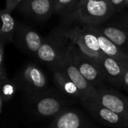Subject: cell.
<instances>
[{
  "instance_id": "cell-1",
  "label": "cell",
  "mask_w": 128,
  "mask_h": 128,
  "mask_svg": "<svg viewBox=\"0 0 128 128\" xmlns=\"http://www.w3.org/2000/svg\"><path fill=\"white\" fill-rule=\"evenodd\" d=\"M70 98L57 88H48L43 92L25 98V103L27 110L34 116L53 119L68 109Z\"/></svg>"
},
{
  "instance_id": "cell-2",
  "label": "cell",
  "mask_w": 128,
  "mask_h": 128,
  "mask_svg": "<svg viewBox=\"0 0 128 128\" xmlns=\"http://www.w3.org/2000/svg\"><path fill=\"white\" fill-rule=\"evenodd\" d=\"M70 43L66 28H56L48 37L44 38L35 57L52 70L60 64L68 52Z\"/></svg>"
},
{
  "instance_id": "cell-3",
  "label": "cell",
  "mask_w": 128,
  "mask_h": 128,
  "mask_svg": "<svg viewBox=\"0 0 128 128\" xmlns=\"http://www.w3.org/2000/svg\"><path fill=\"white\" fill-rule=\"evenodd\" d=\"M116 11L109 0H80L69 17L84 26H98L108 20Z\"/></svg>"
},
{
  "instance_id": "cell-4",
  "label": "cell",
  "mask_w": 128,
  "mask_h": 128,
  "mask_svg": "<svg viewBox=\"0 0 128 128\" xmlns=\"http://www.w3.org/2000/svg\"><path fill=\"white\" fill-rule=\"evenodd\" d=\"M67 32L70 40L75 44L80 52L100 65L105 55L100 50L94 28L87 26H84V27L77 26L67 28Z\"/></svg>"
},
{
  "instance_id": "cell-5",
  "label": "cell",
  "mask_w": 128,
  "mask_h": 128,
  "mask_svg": "<svg viewBox=\"0 0 128 128\" xmlns=\"http://www.w3.org/2000/svg\"><path fill=\"white\" fill-rule=\"evenodd\" d=\"M13 80L25 98L39 94L48 88V81L45 74L38 66L32 62L24 66Z\"/></svg>"
},
{
  "instance_id": "cell-6",
  "label": "cell",
  "mask_w": 128,
  "mask_h": 128,
  "mask_svg": "<svg viewBox=\"0 0 128 128\" xmlns=\"http://www.w3.org/2000/svg\"><path fill=\"white\" fill-rule=\"evenodd\" d=\"M70 52L76 67L95 89L107 86V82L100 66L81 53L72 41Z\"/></svg>"
},
{
  "instance_id": "cell-7",
  "label": "cell",
  "mask_w": 128,
  "mask_h": 128,
  "mask_svg": "<svg viewBox=\"0 0 128 128\" xmlns=\"http://www.w3.org/2000/svg\"><path fill=\"white\" fill-rule=\"evenodd\" d=\"M92 100H94L128 121V97L118 91L102 87L95 90Z\"/></svg>"
},
{
  "instance_id": "cell-8",
  "label": "cell",
  "mask_w": 128,
  "mask_h": 128,
  "mask_svg": "<svg viewBox=\"0 0 128 128\" xmlns=\"http://www.w3.org/2000/svg\"><path fill=\"white\" fill-rule=\"evenodd\" d=\"M80 103L100 124L112 128H128V120L102 104L92 100H80Z\"/></svg>"
},
{
  "instance_id": "cell-9",
  "label": "cell",
  "mask_w": 128,
  "mask_h": 128,
  "mask_svg": "<svg viewBox=\"0 0 128 128\" xmlns=\"http://www.w3.org/2000/svg\"><path fill=\"white\" fill-rule=\"evenodd\" d=\"M55 68H58L63 71L76 86L81 94V99L80 100H88L93 99L96 89L84 78V76L81 74L78 68L74 64L70 49L64 59Z\"/></svg>"
},
{
  "instance_id": "cell-10",
  "label": "cell",
  "mask_w": 128,
  "mask_h": 128,
  "mask_svg": "<svg viewBox=\"0 0 128 128\" xmlns=\"http://www.w3.org/2000/svg\"><path fill=\"white\" fill-rule=\"evenodd\" d=\"M95 125L79 110L67 109L45 128H91Z\"/></svg>"
},
{
  "instance_id": "cell-11",
  "label": "cell",
  "mask_w": 128,
  "mask_h": 128,
  "mask_svg": "<svg viewBox=\"0 0 128 128\" xmlns=\"http://www.w3.org/2000/svg\"><path fill=\"white\" fill-rule=\"evenodd\" d=\"M100 66L107 84L116 88H122L124 77L128 70V64L105 55Z\"/></svg>"
},
{
  "instance_id": "cell-12",
  "label": "cell",
  "mask_w": 128,
  "mask_h": 128,
  "mask_svg": "<svg viewBox=\"0 0 128 128\" xmlns=\"http://www.w3.org/2000/svg\"><path fill=\"white\" fill-rule=\"evenodd\" d=\"M43 41L44 38L32 28L21 23L16 26L14 42L22 51L35 56Z\"/></svg>"
},
{
  "instance_id": "cell-13",
  "label": "cell",
  "mask_w": 128,
  "mask_h": 128,
  "mask_svg": "<svg viewBox=\"0 0 128 128\" xmlns=\"http://www.w3.org/2000/svg\"><path fill=\"white\" fill-rule=\"evenodd\" d=\"M20 8L22 12L43 20L54 11L55 0H26L20 5Z\"/></svg>"
},
{
  "instance_id": "cell-14",
  "label": "cell",
  "mask_w": 128,
  "mask_h": 128,
  "mask_svg": "<svg viewBox=\"0 0 128 128\" xmlns=\"http://www.w3.org/2000/svg\"><path fill=\"white\" fill-rule=\"evenodd\" d=\"M113 41L127 56H128V28L122 24L118 25H100L94 26Z\"/></svg>"
},
{
  "instance_id": "cell-15",
  "label": "cell",
  "mask_w": 128,
  "mask_h": 128,
  "mask_svg": "<svg viewBox=\"0 0 128 128\" xmlns=\"http://www.w3.org/2000/svg\"><path fill=\"white\" fill-rule=\"evenodd\" d=\"M52 70L53 73V81L56 85V88L69 98L80 100V92L70 78L63 71L58 68H55Z\"/></svg>"
},
{
  "instance_id": "cell-16",
  "label": "cell",
  "mask_w": 128,
  "mask_h": 128,
  "mask_svg": "<svg viewBox=\"0 0 128 128\" xmlns=\"http://www.w3.org/2000/svg\"><path fill=\"white\" fill-rule=\"evenodd\" d=\"M94 27V26H93ZM96 34L98 38L99 45L103 53L107 56L116 58L118 61L128 64V56H127L122 50L109 38L103 34L98 28L94 27Z\"/></svg>"
},
{
  "instance_id": "cell-17",
  "label": "cell",
  "mask_w": 128,
  "mask_h": 128,
  "mask_svg": "<svg viewBox=\"0 0 128 128\" xmlns=\"http://www.w3.org/2000/svg\"><path fill=\"white\" fill-rule=\"evenodd\" d=\"M2 28L0 30V42L6 44L8 42H14L16 26L15 20L11 15V12L2 9L1 10Z\"/></svg>"
},
{
  "instance_id": "cell-18",
  "label": "cell",
  "mask_w": 128,
  "mask_h": 128,
  "mask_svg": "<svg viewBox=\"0 0 128 128\" xmlns=\"http://www.w3.org/2000/svg\"><path fill=\"white\" fill-rule=\"evenodd\" d=\"M1 82V94H0V113L2 112V106L4 103L8 102L14 96L18 87L13 80H4Z\"/></svg>"
},
{
  "instance_id": "cell-19",
  "label": "cell",
  "mask_w": 128,
  "mask_h": 128,
  "mask_svg": "<svg viewBox=\"0 0 128 128\" xmlns=\"http://www.w3.org/2000/svg\"><path fill=\"white\" fill-rule=\"evenodd\" d=\"M80 0H55L54 11L65 16L70 17L76 10Z\"/></svg>"
},
{
  "instance_id": "cell-20",
  "label": "cell",
  "mask_w": 128,
  "mask_h": 128,
  "mask_svg": "<svg viewBox=\"0 0 128 128\" xmlns=\"http://www.w3.org/2000/svg\"><path fill=\"white\" fill-rule=\"evenodd\" d=\"M25 0H5V9L12 12L16 7L20 5Z\"/></svg>"
},
{
  "instance_id": "cell-21",
  "label": "cell",
  "mask_w": 128,
  "mask_h": 128,
  "mask_svg": "<svg viewBox=\"0 0 128 128\" xmlns=\"http://www.w3.org/2000/svg\"><path fill=\"white\" fill-rule=\"evenodd\" d=\"M111 4L113 6L115 10H120L123 8H125L126 0H109Z\"/></svg>"
},
{
  "instance_id": "cell-22",
  "label": "cell",
  "mask_w": 128,
  "mask_h": 128,
  "mask_svg": "<svg viewBox=\"0 0 128 128\" xmlns=\"http://www.w3.org/2000/svg\"><path fill=\"white\" fill-rule=\"evenodd\" d=\"M122 89H124V91L128 92V70H127L124 77V80L122 83Z\"/></svg>"
},
{
  "instance_id": "cell-23",
  "label": "cell",
  "mask_w": 128,
  "mask_h": 128,
  "mask_svg": "<svg viewBox=\"0 0 128 128\" xmlns=\"http://www.w3.org/2000/svg\"><path fill=\"white\" fill-rule=\"evenodd\" d=\"M122 25L124 27H126L127 28H128V16L127 17H124L122 20Z\"/></svg>"
},
{
  "instance_id": "cell-24",
  "label": "cell",
  "mask_w": 128,
  "mask_h": 128,
  "mask_svg": "<svg viewBox=\"0 0 128 128\" xmlns=\"http://www.w3.org/2000/svg\"><path fill=\"white\" fill-rule=\"evenodd\" d=\"M125 7H128V0H126L125 2Z\"/></svg>"
},
{
  "instance_id": "cell-25",
  "label": "cell",
  "mask_w": 128,
  "mask_h": 128,
  "mask_svg": "<svg viewBox=\"0 0 128 128\" xmlns=\"http://www.w3.org/2000/svg\"><path fill=\"white\" fill-rule=\"evenodd\" d=\"M98 128V127H96V126H94V127H93V128Z\"/></svg>"
},
{
  "instance_id": "cell-26",
  "label": "cell",
  "mask_w": 128,
  "mask_h": 128,
  "mask_svg": "<svg viewBox=\"0 0 128 128\" xmlns=\"http://www.w3.org/2000/svg\"><path fill=\"white\" fill-rule=\"evenodd\" d=\"M25 1H26V0H25Z\"/></svg>"
}]
</instances>
